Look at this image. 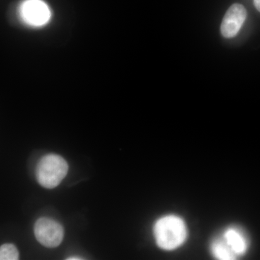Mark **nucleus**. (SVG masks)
I'll use <instances>...</instances> for the list:
<instances>
[{"label": "nucleus", "instance_id": "nucleus-1", "mask_svg": "<svg viewBox=\"0 0 260 260\" xmlns=\"http://www.w3.org/2000/svg\"><path fill=\"white\" fill-rule=\"evenodd\" d=\"M153 234L155 242L160 249L166 251L175 250L187 239V225L180 216L165 215L154 224Z\"/></svg>", "mask_w": 260, "mask_h": 260}, {"label": "nucleus", "instance_id": "nucleus-2", "mask_svg": "<svg viewBox=\"0 0 260 260\" xmlns=\"http://www.w3.org/2000/svg\"><path fill=\"white\" fill-rule=\"evenodd\" d=\"M68 172V162L60 155L49 154L41 159L37 169L38 182L53 189L60 184Z\"/></svg>", "mask_w": 260, "mask_h": 260}, {"label": "nucleus", "instance_id": "nucleus-3", "mask_svg": "<svg viewBox=\"0 0 260 260\" xmlns=\"http://www.w3.org/2000/svg\"><path fill=\"white\" fill-rule=\"evenodd\" d=\"M19 15L25 25L42 28L50 21V8L42 0H25L19 8Z\"/></svg>", "mask_w": 260, "mask_h": 260}, {"label": "nucleus", "instance_id": "nucleus-4", "mask_svg": "<svg viewBox=\"0 0 260 260\" xmlns=\"http://www.w3.org/2000/svg\"><path fill=\"white\" fill-rule=\"evenodd\" d=\"M34 234L38 242L46 247H56L62 242L64 229L56 220L49 218H41L34 226Z\"/></svg>", "mask_w": 260, "mask_h": 260}, {"label": "nucleus", "instance_id": "nucleus-5", "mask_svg": "<svg viewBox=\"0 0 260 260\" xmlns=\"http://www.w3.org/2000/svg\"><path fill=\"white\" fill-rule=\"evenodd\" d=\"M245 8L240 4H234L229 8L222 21L220 31L225 38L235 37L242 28L246 18Z\"/></svg>", "mask_w": 260, "mask_h": 260}, {"label": "nucleus", "instance_id": "nucleus-6", "mask_svg": "<svg viewBox=\"0 0 260 260\" xmlns=\"http://www.w3.org/2000/svg\"><path fill=\"white\" fill-rule=\"evenodd\" d=\"M221 235L237 257H240L246 254L249 242L246 233L242 229L237 225H231L224 229L221 232Z\"/></svg>", "mask_w": 260, "mask_h": 260}, {"label": "nucleus", "instance_id": "nucleus-7", "mask_svg": "<svg viewBox=\"0 0 260 260\" xmlns=\"http://www.w3.org/2000/svg\"><path fill=\"white\" fill-rule=\"evenodd\" d=\"M210 250L212 256L217 259L234 260L238 258L230 246L228 245L221 234L213 238L210 243Z\"/></svg>", "mask_w": 260, "mask_h": 260}, {"label": "nucleus", "instance_id": "nucleus-8", "mask_svg": "<svg viewBox=\"0 0 260 260\" xmlns=\"http://www.w3.org/2000/svg\"><path fill=\"white\" fill-rule=\"evenodd\" d=\"M18 249L13 244H4L0 248V259L16 260L18 259Z\"/></svg>", "mask_w": 260, "mask_h": 260}, {"label": "nucleus", "instance_id": "nucleus-9", "mask_svg": "<svg viewBox=\"0 0 260 260\" xmlns=\"http://www.w3.org/2000/svg\"><path fill=\"white\" fill-rule=\"evenodd\" d=\"M254 5H255L256 9L260 13V0H254Z\"/></svg>", "mask_w": 260, "mask_h": 260}, {"label": "nucleus", "instance_id": "nucleus-10", "mask_svg": "<svg viewBox=\"0 0 260 260\" xmlns=\"http://www.w3.org/2000/svg\"><path fill=\"white\" fill-rule=\"evenodd\" d=\"M68 259H69V260H74V259H77V260H79V259H82V258H80V257H78V256H73V257H71V258H68Z\"/></svg>", "mask_w": 260, "mask_h": 260}]
</instances>
